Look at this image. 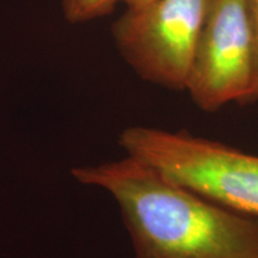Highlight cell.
<instances>
[{"label":"cell","mask_w":258,"mask_h":258,"mask_svg":"<svg viewBox=\"0 0 258 258\" xmlns=\"http://www.w3.org/2000/svg\"><path fill=\"white\" fill-rule=\"evenodd\" d=\"M117 201L135 258H258V219L218 205L127 156L76 167Z\"/></svg>","instance_id":"obj_1"},{"label":"cell","mask_w":258,"mask_h":258,"mask_svg":"<svg viewBox=\"0 0 258 258\" xmlns=\"http://www.w3.org/2000/svg\"><path fill=\"white\" fill-rule=\"evenodd\" d=\"M118 144L167 178L218 205L258 219V156L185 131L129 127Z\"/></svg>","instance_id":"obj_2"},{"label":"cell","mask_w":258,"mask_h":258,"mask_svg":"<svg viewBox=\"0 0 258 258\" xmlns=\"http://www.w3.org/2000/svg\"><path fill=\"white\" fill-rule=\"evenodd\" d=\"M208 0H151L112 25L116 47L141 78L185 91Z\"/></svg>","instance_id":"obj_3"},{"label":"cell","mask_w":258,"mask_h":258,"mask_svg":"<svg viewBox=\"0 0 258 258\" xmlns=\"http://www.w3.org/2000/svg\"><path fill=\"white\" fill-rule=\"evenodd\" d=\"M254 44L245 0H208L185 91L203 111L253 101Z\"/></svg>","instance_id":"obj_4"},{"label":"cell","mask_w":258,"mask_h":258,"mask_svg":"<svg viewBox=\"0 0 258 258\" xmlns=\"http://www.w3.org/2000/svg\"><path fill=\"white\" fill-rule=\"evenodd\" d=\"M125 0H62V11L70 23H84L112 12Z\"/></svg>","instance_id":"obj_5"},{"label":"cell","mask_w":258,"mask_h":258,"mask_svg":"<svg viewBox=\"0 0 258 258\" xmlns=\"http://www.w3.org/2000/svg\"><path fill=\"white\" fill-rule=\"evenodd\" d=\"M254 44V90L253 101L258 102V0H245Z\"/></svg>","instance_id":"obj_6"},{"label":"cell","mask_w":258,"mask_h":258,"mask_svg":"<svg viewBox=\"0 0 258 258\" xmlns=\"http://www.w3.org/2000/svg\"><path fill=\"white\" fill-rule=\"evenodd\" d=\"M148 2H151V0H125L124 4L127 5V8H137V6L144 5Z\"/></svg>","instance_id":"obj_7"}]
</instances>
